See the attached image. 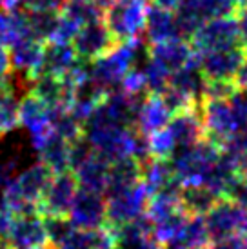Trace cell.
<instances>
[{
  "mask_svg": "<svg viewBox=\"0 0 247 249\" xmlns=\"http://www.w3.org/2000/svg\"><path fill=\"white\" fill-rule=\"evenodd\" d=\"M218 157L220 147L206 137L193 145L176 147L167 160L180 186H200L209 167L218 160Z\"/></svg>",
  "mask_w": 247,
  "mask_h": 249,
  "instance_id": "cell-1",
  "label": "cell"
},
{
  "mask_svg": "<svg viewBox=\"0 0 247 249\" xmlns=\"http://www.w3.org/2000/svg\"><path fill=\"white\" fill-rule=\"evenodd\" d=\"M144 51L142 38H133V40L117 42L115 48L107 51L106 55L89 62L91 78L96 80L106 89H115L122 80V76L127 71L137 66L138 56Z\"/></svg>",
  "mask_w": 247,
  "mask_h": 249,
  "instance_id": "cell-2",
  "label": "cell"
},
{
  "mask_svg": "<svg viewBox=\"0 0 247 249\" xmlns=\"http://www.w3.org/2000/svg\"><path fill=\"white\" fill-rule=\"evenodd\" d=\"M149 0H117L104 9V22L117 42L142 38Z\"/></svg>",
  "mask_w": 247,
  "mask_h": 249,
  "instance_id": "cell-3",
  "label": "cell"
},
{
  "mask_svg": "<svg viewBox=\"0 0 247 249\" xmlns=\"http://www.w3.org/2000/svg\"><path fill=\"white\" fill-rule=\"evenodd\" d=\"M191 46L196 53L216 51V49H229L240 46V31L236 15H218L209 17L198 26L191 36Z\"/></svg>",
  "mask_w": 247,
  "mask_h": 249,
  "instance_id": "cell-4",
  "label": "cell"
},
{
  "mask_svg": "<svg viewBox=\"0 0 247 249\" xmlns=\"http://www.w3.org/2000/svg\"><path fill=\"white\" fill-rule=\"evenodd\" d=\"M198 107L204 129H206V137L213 140L218 147H222L227 140L242 129L240 118L229 98H222V100L204 98L200 100Z\"/></svg>",
  "mask_w": 247,
  "mask_h": 249,
  "instance_id": "cell-5",
  "label": "cell"
},
{
  "mask_svg": "<svg viewBox=\"0 0 247 249\" xmlns=\"http://www.w3.org/2000/svg\"><path fill=\"white\" fill-rule=\"evenodd\" d=\"M204 222H206L207 233L211 236V242L234 235L247 236V209L226 198H220L204 214Z\"/></svg>",
  "mask_w": 247,
  "mask_h": 249,
  "instance_id": "cell-6",
  "label": "cell"
},
{
  "mask_svg": "<svg viewBox=\"0 0 247 249\" xmlns=\"http://www.w3.org/2000/svg\"><path fill=\"white\" fill-rule=\"evenodd\" d=\"M149 198L151 196L142 180L127 191L106 198V226L117 228L125 222L135 220L137 216L145 213Z\"/></svg>",
  "mask_w": 247,
  "mask_h": 249,
  "instance_id": "cell-7",
  "label": "cell"
},
{
  "mask_svg": "<svg viewBox=\"0 0 247 249\" xmlns=\"http://www.w3.org/2000/svg\"><path fill=\"white\" fill-rule=\"evenodd\" d=\"M115 44H117V40L109 33L104 18L80 26L76 36L71 42L76 56L84 62H93L96 58H100L115 48Z\"/></svg>",
  "mask_w": 247,
  "mask_h": 249,
  "instance_id": "cell-8",
  "label": "cell"
},
{
  "mask_svg": "<svg viewBox=\"0 0 247 249\" xmlns=\"http://www.w3.org/2000/svg\"><path fill=\"white\" fill-rule=\"evenodd\" d=\"M18 125L29 133V140L35 151L53 133L49 124V107L29 91L22 95L18 102Z\"/></svg>",
  "mask_w": 247,
  "mask_h": 249,
  "instance_id": "cell-9",
  "label": "cell"
},
{
  "mask_svg": "<svg viewBox=\"0 0 247 249\" xmlns=\"http://www.w3.org/2000/svg\"><path fill=\"white\" fill-rule=\"evenodd\" d=\"M78 191V182L73 171L55 173L49 180L46 191L38 202V213L44 214H68L71 202Z\"/></svg>",
  "mask_w": 247,
  "mask_h": 249,
  "instance_id": "cell-10",
  "label": "cell"
},
{
  "mask_svg": "<svg viewBox=\"0 0 247 249\" xmlns=\"http://www.w3.org/2000/svg\"><path fill=\"white\" fill-rule=\"evenodd\" d=\"M68 216L76 229L102 228L106 226V196L78 187Z\"/></svg>",
  "mask_w": 247,
  "mask_h": 249,
  "instance_id": "cell-11",
  "label": "cell"
},
{
  "mask_svg": "<svg viewBox=\"0 0 247 249\" xmlns=\"http://www.w3.org/2000/svg\"><path fill=\"white\" fill-rule=\"evenodd\" d=\"M246 56L247 53L242 46L206 51L198 55V68L206 80H234V75Z\"/></svg>",
  "mask_w": 247,
  "mask_h": 249,
  "instance_id": "cell-12",
  "label": "cell"
},
{
  "mask_svg": "<svg viewBox=\"0 0 247 249\" xmlns=\"http://www.w3.org/2000/svg\"><path fill=\"white\" fill-rule=\"evenodd\" d=\"M44 48H46V42L29 35L11 44L7 48L9 58H11V70H15L17 75L24 76L28 82H31L42 73Z\"/></svg>",
  "mask_w": 247,
  "mask_h": 249,
  "instance_id": "cell-13",
  "label": "cell"
},
{
  "mask_svg": "<svg viewBox=\"0 0 247 249\" xmlns=\"http://www.w3.org/2000/svg\"><path fill=\"white\" fill-rule=\"evenodd\" d=\"M147 58H151L160 66H164L169 73H175L176 70L184 68L185 64L196 60L198 55L193 49L191 42L185 38H173V40L149 44L147 48Z\"/></svg>",
  "mask_w": 247,
  "mask_h": 249,
  "instance_id": "cell-14",
  "label": "cell"
},
{
  "mask_svg": "<svg viewBox=\"0 0 247 249\" xmlns=\"http://www.w3.org/2000/svg\"><path fill=\"white\" fill-rule=\"evenodd\" d=\"M6 242L11 249H31L48 244L40 214L13 216V222L6 235Z\"/></svg>",
  "mask_w": 247,
  "mask_h": 249,
  "instance_id": "cell-15",
  "label": "cell"
},
{
  "mask_svg": "<svg viewBox=\"0 0 247 249\" xmlns=\"http://www.w3.org/2000/svg\"><path fill=\"white\" fill-rule=\"evenodd\" d=\"M167 129L171 131L173 139L176 142V147L193 145L202 139H206V129H204L198 106L175 113L167 124Z\"/></svg>",
  "mask_w": 247,
  "mask_h": 249,
  "instance_id": "cell-16",
  "label": "cell"
},
{
  "mask_svg": "<svg viewBox=\"0 0 247 249\" xmlns=\"http://www.w3.org/2000/svg\"><path fill=\"white\" fill-rule=\"evenodd\" d=\"M173 113L167 109L165 102L160 95L147 93V97H142L140 106L137 111V120H135V129L142 133L145 137H149L151 133L164 129L169 124Z\"/></svg>",
  "mask_w": 247,
  "mask_h": 249,
  "instance_id": "cell-17",
  "label": "cell"
},
{
  "mask_svg": "<svg viewBox=\"0 0 247 249\" xmlns=\"http://www.w3.org/2000/svg\"><path fill=\"white\" fill-rule=\"evenodd\" d=\"M140 180H142V162H138L133 157L115 160L109 164L107 186H106L104 196L109 198L122 191H127L133 186H137Z\"/></svg>",
  "mask_w": 247,
  "mask_h": 249,
  "instance_id": "cell-18",
  "label": "cell"
},
{
  "mask_svg": "<svg viewBox=\"0 0 247 249\" xmlns=\"http://www.w3.org/2000/svg\"><path fill=\"white\" fill-rule=\"evenodd\" d=\"M144 35L149 44H158V42L180 38L175 11L160 7L157 4L149 6L147 18H145Z\"/></svg>",
  "mask_w": 247,
  "mask_h": 249,
  "instance_id": "cell-19",
  "label": "cell"
},
{
  "mask_svg": "<svg viewBox=\"0 0 247 249\" xmlns=\"http://www.w3.org/2000/svg\"><path fill=\"white\" fill-rule=\"evenodd\" d=\"M29 84H31L29 93H33L36 98H40L48 107H56V106L68 107L69 98H71V86L64 78L40 73Z\"/></svg>",
  "mask_w": 247,
  "mask_h": 249,
  "instance_id": "cell-20",
  "label": "cell"
},
{
  "mask_svg": "<svg viewBox=\"0 0 247 249\" xmlns=\"http://www.w3.org/2000/svg\"><path fill=\"white\" fill-rule=\"evenodd\" d=\"M53 173L48 166H44L40 160L33 164V166L26 167L20 175H17L13 180V186L18 193L29 202L38 204L42 198V195L48 187L49 180H51Z\"/></svg>",
  "mask_w": 247,
  "mask_h": 249,
  "instance_id": "cell-21",
  "label": "cell"
},
{
  "mask_svg": "<svg viewBox=\"0 0 247 249\" xmlns=\"http://www.w3.org/2000/svg\"><path fill=\"white\" fill-rule=\"evenodd\" d=\"M80 62L75 49L71 44H56V42H46L44 48V62H42V73L64 78L69 71Z\"/></svg>",
  "mask_w": 247,
  "mask_h": 249,
  "instance_id": "cell-22",
  "label": "cell"
},
{
  "mask_svg": "<svg viewBox=\"0 0 247 249\" xmlns=\"http://www.w3.org/2000/svg\"><path fill=\"white\" fill-rule=\"evenodd\" d=\"M115 236L109 226L96 229H75L56 249H113Z\"/></svg>",
  "mask_w": 247,
  "mask_h": 249,
  "instance_id": "cell-23",
  "label": "cell"
},
{
  "mask_svg": "<svg viewBox=\"0 0 247 249\" xmlns=\"http://www.w3.org/2000/svg\"><path fill=\"white\" fill-rule=\"evenodd\" d=\"M73 173H75V177H76L78 187L104 195L106 186H107L109 162L104 160L102 157L96 155V151H95V155H93L89 160H86L80 167H76Z\"/></svg>",
  "mask_w": 247,
  "mask_h": 249,
  "instance_id": "cell-24",
  "label": "cell"
},
{
  "mask_svg": "<svg viewBox=\"0 0 247 249\" xmlns=\"http://www.w3.org/2000/svg\"><path fill=\"white\" fill-rule=\"evenodd\" d=\"M142 182H144L149 196L165 187L173 186V184H180L178 180L175 178L169 160L157 159V157H151L145 162H142Z\"/></svg>",
  "mask_w": 247,
  "mask_h": 249,
  "instance_id": "cell-25",
  "label": "cell"
},
{
  "mask_svg": "<svg viewBox=\"0 0 247 249\" xmlns=\"http://www.w3.org/2000/svg\"><path fill=\"white\" fill-rule=\"evenodd\" d=\"M36 153L42 164L48 166L53 175L69 169V142L58 137L56 133H51L36 149Z\"/></svg>",
  "mask_w": 247,
  "mask_h": 249,
  "instance_id": "cell-26",
  "label": "cell"
},
{
  "mask_svg": "<svg viewBox=\"0 0 247 249\" xmlns=\"http://www.w3.org/2000/svg\"><path fill=\"white\" fill-rule=\"evenodd\" d=\"M167 244H175V246L191 249H207V246L211 244V236L207 233L204 216L202 214H189L185 218L182 229L178 231V235Z\"/></svg>",
  "mask_w": 247,
  "mask_h": 249,
  "instance_id": "cell-27",
  "label": "cell"
},
{
  "mask_svg": "<svg viewBox=\"0 0 247 249\" xmlns=\"http://www.w3.org/2000/svg\"><path fill=\"white\" fill-rule=\"evenodd\" d=\"M220 200V196L206 186H182L180 187V206L189 214H204Z\"/></svg>",
  "mask_w": 247,
  "mask_h": 249,
  "instance_id": "cell-28",
  "label": "cell"
},
{
  "mask_svg": "<svg viewBox=\"0 0 247 249\" xmlns=\"http://www.w3.org/2000/svg\"><path fill=\"white\" fill-rule=\"evenodd\" d=\"M29 35L28 11L26 9H13L4 11L0 9V46L9 48L11 44ZM31 36V35H29Z\"/></svg>",
  "mask_w": 247,
  "mask_h": 249,
  "instance_id": "cell-29",
  "label": "cell"
},
{
  "mask_svg": "<svg viewBox=\"0 0 247 249\" xmlns=\"http://www.w3.org/2000/svg\"><path fill=\"white\" fill-rule=\"evenodd\" d=\"M49 124H51L53 133H56L68 142H73L84 135V124L66 106L49 107Z\"/></svg>",
  "mask_w": 247,
  "mask_h": 249,
  "instance_id": "cell-30",
  "label": "cell"
},
{
  "mask_svg": "<svg viewBox=\"0 0 247 249\" xmlns=\"http://www.w3.org/2000/svg\"><path fill=\"white\" fill-rule=\"evenodd\" d=\"M42 224H44L48 244L53 246L55 249L76 229L73 226V222L69 220L68 214H44L42 216Z\"/></svg>",
  "mask_w": 247,
  "mask_h": 249,
  "instance_id": "cell-31",
  "label": "cell"
},
{
  "mask_svg": "<svg viewBox=\"0 0 247 249\" xmlns=\"http://www.w3.org/2000/svg\"><path fill=\"white\" fill-rule=\"evenodd\" d=\"M64 15L71 17L80 26L88 24V22L104 18V11L96 6L93 0H66V4L60 9Z\"/></svg>",
  "mask_w": 247,
  "mask_h": 249,
  "instance_id": "cell-32",
  "label": "cell"
},
{
  "mask_svg": "<svg viewBox=\"0 0 247 249\" xmlns=\"http://www.w3.org/2000/svg\"><path fill=\"white\" fill-rule=\"evenodd\" d=\"M56 15L58 13H53V11H28L29 35L42 42H48L55 28Z\"/></svg>",
  "mask_w": 247,
  "mask_h": 249,
  "instance_id": "cell-33",
  "label": "cell"
},
{
  "mask_svg": "<svg viewBox=\"0 0 247 249\" xmlns=\"http://www.w3.org/2000/svg\"><path fill=\"white\" fill-rule=\"evenodd\" d=\"M145 75V84H147V93H153V95H162L167 86H169V78H171V73L165 70L164 66H160L158 62L147 58V62L142 66Z\"/></svg>",
  "mask_w": 247,
  "mask_h": 249,
  "instance_id": "cell-34",
  "label": "cell"
},
{
  "mask_svg": "<svg viewBox=\"0 0 247 249\" xmlns=\"http://www.w3.org/2000/svg\"><path fill=\"white\" fill-rule=\"evenodd\" d=\"M147 140H149L151 157H157V159H169L173 151L176 149V142L173 139L171 131L167 129V125H165L164 129H158V131L151 133L147 137Z\"/></svg>",
  "mask_w": 247,
  "mask_h": 249,
  "instance_id": "cell-35",
  "label": "cell"
},
{
  "mask_svg": "<svg viewBox=\"0 0 247 249\" xmlns=\"http://www.w3.org/2000/svg\"><path fill=\"white\" fill-rule=\"evenodd\" d=\"M80 29V24L76 20H73L71 17L64 15L62 11H58L56 15V22L55 28H53V33L49 36L48 42H56V44H71L73 38L76 36Z\"/></svg>",
  "mask_w": 247,
  "mask_h": 249,
  "instance_id": "cell-36",
  "label": "cell"
},
{
  "mask_svg": "<svg viewBox=\"0 0 247 249\" xmlns=\"http://www.w3.org/2000/svg\"><path fill=\"white\" fill-rule=\"evenodd\" d=\"M118 88L122 91H125L127 95H133V97H142V93L147 91V84H145V75L144 70L138 68V66H133L125 75L122 76V80L118 84Z\"/></svg>",
  "mask_w": 247,
  "mask_h": 249,
  "instance_id": "cell-37",
  "label": "cell"
},
{
  "mask_svg": "<svg viewBox=\"0 0 247 249\" xmlns=\"http://www.w3.org/2000/svg\"><path fill=\"white\" fill-rule=\"evenodd\" d=\"M222 198L233 202L236 206L247 209V177L246 175L236 173L231 178V182L227 184V187L224 189Z\"/></svg>",
  "mask_w": 247,
  "mask_h": 249,
  "instance_id": "cell-38",
  "label": "cell"
},
{
  "mask_svg": "<svg viewBox=\"0 0 247 249\" xmlns=\"http://www.w3.org/2000/svg\"><path fill=\"white\" fill-rule=\"evenodd\" d=\"M236 84L234 80H206L204 86V98H213V100H222L234 95ZM202 98V100H204Z\"/></svg>",
  "mask_w": 247,
  "mask_h": 249,
  "instance_id": "cell-39",
  "label": "cell"
},
{
  "mask_svg": "<svg viewBox=\"0 0 247 249\" xmlns=\"http://www.w3.org/2000/svg\"><path fill=\"white\" fill-rule=\"evenodd\" d=\"M17 167H18V159L15 155H7L0 159V195L15 180Z\"/></svg>",
  "mask_w": 247,
  "mask_h": 249,
  "instance_id": "cell-40",
  "label": "cell"
},
{
  "mask_svg": "<svg viewBox=\"0 0 247 249\" xmlns=\"http://www.w3.org/2000/svg\"><path fill=\"white\" fill-rule=\"evenodd\" d=\"M66 0H22V6L26 11H53L58 13Z\"/></svg>",
  "mask_w": 247,
  "mask_h": 249,
  "instance_id": "cell-41",
  "label": "cell"
},
{
  "mask_svg": "<svg viewBox=\"0 0 247 249\" xmlns=\"http://www.w3.org/2000/svg\"><path fill=\"white\" fill-rule=\"evenodd\" d=\"M236 20H238V31H240V46L247 53V7L236 11Z\"/></svg>",
  "mask_w": 247,
  "mask_h": 249,
  "instance_id": "cell-42",
  "label": "cell"
},
{
  "mask_svg": "<svg viewBox=\"0 0 247 249\" xmlns=\"http://www.w3.org/2000/svg\"><path fill=\"white\" fill-rule=\"evenodd\" d=\"M11 58H9V49L6 46H0V80H7L11 75Z\"/></svg>",
  "mask_w": 247,
  "mask_h": 249,
  "instance_id": "cell-43",
  "label": "cell"
},
{
  "mask_svg": "<svg viewBox=\"0 0 247 249\" xmlns=\"http://www.w3.org/2000/svg\"><path fill=\"white\" fill-rule=\"evenodd\" d=\"M11 222H13V214L0 204V238H6Z\"/></svg>",
  "mask_w": 247,
  "mask_h": 249,
  "instance_id": "cell-44",
  "label": "cell"
},
{
  "mask_svg": "<svg viewBox=\"0 0 247 249\" xmlns=\"http://www.w3.org/2000/svg\"><path fill=\"white\" fill-rule=\"evenodd\" d=\"M234 84H236V89H247V56L234 75Z\"/></svg>",
  "mask_w": 247,
  "mask_h": 249,
  "instance_id": "cell-45",
  "label": "cell"
},
{
  "mask_svg": "<svg viewBox=\"0 0 247 249\" xmlns=\"http://www.w3.org/2000/svg\"><path fill=\"white\" fill-rule=\"evenodd\" d=\"M236 171H238L240 175H246L247 177V153L236 155Z\"/></svg>",
  "mask_w": 247,
  "mask_h": 249,
  "instance_id": "cell-46",
  "label": "cell"
},
{
  "mask_svg": "<svg viewBox=\"0 0 247 249\" xmlns=\"http://www.w3.org/2000/svg\"><path fill=\"white\" fill-rule=\"evenodd\" d=\"M22 6V0H0V9L4 11H13Z\"/></svg>",
  "mask_w": 247,
  "mask_h": 249,
  "instance_id": "cell-47",
  "label": "cell"
},
{
  "mask_svg": "<svg viewBox=\"0 0 247 249\" xmlns=\"http://www.w3.org/2000/svg\"><path fill=\"white\" fill-rule=\"evenodd\" d=\"M157 6H160V7H165V9H171V11H175L176 7L180 6V2L182 0H153Z\"/></svg>",
  "mask_w": 247,
  "mask_h": 249,
  "instance_id": "cell-48",
  "label": "cell"
},
{
  "mask_svg": "<svg viewBox=\"0 0 247 249\" xmlns=\"http://www.w3.org/2000/svg\"><path fill=\"white\" fill-rule=\"evenodd\" d=\"M229 4L233 6L234 13H236V11H240V9L247 7V0H229Z\"/></svg>",
  "mask_w": 247,
  "mask_h": 249,
  "instance_id": "cell-49",
  "label": "cell"
},
{
  "mask_svg": "<svg viewBox=\"0 0 247 249\" xmlns=\"http://www.w3.org/2000/svg\"><path fill=\"white\" fill-rule=\"evenodd\" d=\"M93 2H95L96 6H98L104 11V9H107V7H109L111 4H115L117 0H93Z\"/></svg>",
  "mask_w": 247,
  "mask_h": 249,
  "instance_id": "cell-50",
  "label": "cell"
},
{
  "mask_svg": "<svg viewBox=\"0 0 247 249\" xmlns=\"http://www.w3.org/2000/svg\"><path fill=\"white\" fill-rule=\"evenodd\" d=\"M31 249H55V248L49 246V244H42V246H36V248H31Z\"/></svg>",
  "mask_w": 247,
  "mask_h": 249,
  "instance_id": "cell-51",
  "label": "cell"
}]
</instances>
